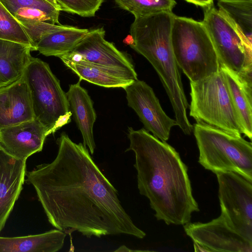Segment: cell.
Listing matches in <instances>:
<instances>
[{"mask_svg":"<svg viewBox=\"0 0 252 252\" xmlns=\"http://www.w3.org/2000/svg\"><path fill=\"white\" fill-rule=\"evenodd\" d=\"M50 163L26 171L25 182L34 188L49 223L65 233L85 236L126 234L142 239L146 233L134 223L117 189L101 172L83 144L64 132Z\"/></svg>","mask_w":252,"mask_h":252,"instance_id":"6da1fadb","label":"cell"},{"mask_svg":"<svg viewBox=\"0 0 252 252\" xmlns=\"http://www.w3.org/2000/svg\"><path fill=\"white\" fill-rule=\"evenodd\" d=\"M130 145L126 152L135 155L137 187L149 200L155 216L166 224L184 225L199 211L194 198L188 168L179 153L145 128H128Z\"/></svg>","mask_w":252,"mask_h":252,"instance_id":"7a4b0ae2","label":"cell"},{"mask_svg":"<svg viewBox=\"0 0 252 252\" xmlns=\"http://www.w3.org/2000/svg\"><path fill=\"white\" fill-rule=\"evenodd\" d=\"M175 15L173 12L164 11L134 18L130 27L134 42L130 47L153 66L169 97L177 126L185 134L190 135L193 126L187 117L189 105L171 43Z\"/></svg>","mask_w":252,"mask_h":252,"instance_id":"3957f363","label":"cell"},{"mask_svg":"<svg viewBox=\"0 0 252 252\" xmlns=\"http://www.w3.org/2000/svg\"><path fill=\"white\" fill-rule=\"evenodd\" d=\"M171 43L178 66L190 82H196L217 72L219 59L202 21L175 15Z\"/></svg>","mask_w":252,"mask_h":252,"instance_id":"277c9868","label":"cell"},{"mask_svg":"<svg viewBox=\"0 0 252 252\" xmlns=\"http://www.w3.org/2000/svg\"><path fill=\"white\" fill-rule=\"evenodd\" d=\"M193 132L199 149V163L215 174L237 173L252 182V144L241 135L196 123Z\"/></svg>","mask_w":252,"mask_h":252,"instance_id":"5b68a950","label":"cell"},{"mask_svg":"<svg viewBox=\"0 0 252 252\" xmlns=\"http://www.w3.org/2000/svg\"><path fill=\"white\" fill-rule=\"evenodd\" d=\"M189 115L203 123L236 135L244 134L241 121L220 69L196 82H190Z\"/></svg>","mask_w":252,"mask_h":252,"instance_id":"8992f818","label":"cell"},{"mask_svg":"<svg viewBox=\"0 0 252 252\" xmlns=\"http://www.w3.org/2000/svg\"><path fill=\"white\" fill-rule=\"evenodd\" d=\"M23 77L30 91L34 117L50 134L59 117L70 111L66 93L49 64L40 59L31 57Z\"/></svg>","mask_w":252,"mask_h":252,"instance_id":"52a82bcc","label":"cell"},{"mask_svg":"<svg viewBox=\"0 0 252 252\" xmlns=\"http://www.w3.org/2000/svg\"><path fill=\"white\" fill-rule=\"evenodd\" d=\"M203 9L204 24L220 64L238 73L252 64V43L224 17L214 3Z\"/></svg>","mask_w":252,"mask_h":252,"instance_id":"ba28073f","label":"cell"},{"mask_svg":"<svg viewBox=\"0 0 252 252\" xmlns=\"http://www.w3.org/2000/svg\"><path fill=\"white\" fill-rule=\"evenodd\" d=\"M216 174L221 215L231 228L252 242V182L232 171Z\"/></svg>","mask_w":252,"mask_h":252,"instance_id":"9c48e42d","label":"cell"},{"mask_svg":"<svg viewBox=\"0 0 252 252\" xmlns=\"http://www.w3.org/2000/svg\"><path fill=\"white\" fill-rule=\"evenodd\" d=\"M124 89L128 106L136 112L145 129L160 140L166 142L171 128L177 124L175 120L163 111L153 89L145 82L137 79Z\"/></svg>","mask_w":252,"mask_h":252,"instance_id":"30bf717a","label":"cell"},{"mask_svg":"<svg viewBox=\"0 0 252 252\" xmlns=\"http://www.w3.org/2000/svg\"><path fill=\"white\" fill-rule=\"evenodd\" d=\"M186 234L209 252H252L251 242L231 228L222 215L206 223L189 222L183 225Z\"/></svg>","mask_w":252,"mask_h":252,"instance_id":"8fae6325","label":"cell"},{"mask_svg":"<svg viewBox=\"0 0 252 252\" xmlns=\"http://www.w3.org/2000/svg\"><path fill=\"white\" fill-rule=\"evenodd\" d=\"M103 27L89 30L72 52L80 55L81 61L107 68L124 70L137 76L131 59L119 50L113 43L107 41Z\"/></svg>","mask_w":252,"mask_h":252,"instance_id":"7c38bea8","label":"cell"},{"mask_svg":"<svg viewBox=\"0 0 252 252\" xmlns=\"http://www.w3.org/2000/svg\"><path fill=\"white\" fill-rule=\"evenodd\" d=\"M48 128L38 120L26 121L0 129V148L10 156L27 160L42 151Z\"/></svg>","mask_w":252,"mask_h":252,"instance_id":"4fadbf2b","label":"cell"},{"mask_svg":"<svg viewBox=\"0 0 252 252\" xmlns=\"http://www.w3.org/2000/svg\"><path fill=\"white\" fill-rule=\"evenodd\" d=\"M26 161L10 156L0 148V232L23 189Z\"/></svg>","mask_w":252,"mask_h":252,"instance_id":"5bb4252c","label":"cell"},{"mask_svg":"<svg viewBox=\"0 0 252 252\" xmlns=\"http://www.w3.org/2000/svg\"><path fill=\"white\" fill-rule=\"evenodd\" d=\"M33 119L30 91L23 75L0 89V129Z\"/></svg>","mask_w":252,"mask_h":252,"instance_id":"9a60e30c","label":"cell"},{"mask_svg":"<svg viewBox=\"0 0 252 252\" xmlns=\"http://www.w3.org/2000/svg\"><path fill=\"white\" fill-rule=\"evenodd\" d=\"M81 81L79 79L77 83L70 85L66 94L69 111L82 134L83 145L88 147L93 155L95 148L93 126L96 114L87 91L80 85Z\"/></svg>","mask_w":252,"mask_h":252,"instance_id":"2e32d148","label":"cell"},{"mask_svg":"<svg viewBox=\"0 0 252 252\" xmlns=\"http://www.w3.org/2000/svg\"><path fill=\"white\" fill-rule=\"evenodd\" d=\"M64 64L77 75L79 79L105 88H122L137 79L127 71L107 68L85 61L74 62L63 57H59Z\"/></svg>","mask_w":252,"mask_h":252,"instance_id":"e0dca14e","label":"cell"},{"mask_svg":"<svg viewBox=\"0 0 252 252\" xmlns=\"http://www.w3.org/2000/svg\"><path fill=\"white\" fill-rule=\"evenodd\" d=\"M66 234L56 229L36 235L0 236V252H56L63 247Z\"/></svg>","mask_w":252,"mask_h":252,"instance_id":"ac0fdd59","label":"cell"},{"mask_svg":"<svg viewBox=\"0 0 252 252\" xmlns=\"http://www.w3.org/2000/svg\"><path fill=\"white\" fill-rule=\"evenodd\" d=\"M233 105L244 129V134L252 138V83L241 79L237 73L220 64Z\"/></svg>","mask_w":252,"mask_h":252,"instance_id":"d6986e66","label":"cell"},{"mask_svg":"<svg viewBox=\"0 0 252 252\" xmlns=\"http://www.w3.org/2000/svg\"><path fill=\"white\" fill-rule=\"evenodd\" d=\"M31 48L0 39V89L20 79L32 57Z\"/></svg>","mask_w":252,"mask_h":252,"instance_id":"ffe728a7","label":"cell"},{"mask_svg":"<svg viewBox=\"0 0 252 252\" xmlns=\"http://www.w3.org/2000/svg\"><path fill=\"white\" fill-rule=\"evenodd\" d=\"M89 31L88 29L66 26L43 35L36 51L45 56L59 57L72 51Z\"/></svg>","mask_w":252,"mask_h":252,"instance_id":"44dd1931","label":"cell"},{"mask_svg":"<svg viewBox=\"0 0 252 252\" xmlns=\"http://www.w3.org/2000/svg\"><path fill=\"white\" fill-rule=\"evenodd\" d=\"M219 11L252 43V0L218 1Z\"/></svg>","mask_w":252,"mask_h":252,"instance_id":"7402d4cb","label":"cell"},{"mask_svg":"<svg viewBox=\"0 0 252 252\" xmlns=\"http://www.w3.org/2000/svg\"><path fill=\"white\" fill-rule=\"evenodd\" d=\"M121 9L131 13L134 18L161 12H172L175 0H114Z\"/></svg>","mask_w":252,"mask_h":252,"instance_id":"603a6c76","label":"cell"},{"mask_svg":"<svg viewBox=\"0 0 252 252\" xmlns=\"http://www.w3.org/2000/svg\"><path fill=\"white\" fill-rule=\"evenodd\" d=\"M0 39L27 45L34 51L22 25L0 1Z\"/></svg>","mask_w":252,"mask_h":252,"instance_id":"cb8c5ba5","label":"cell"},{"mask_svg":"<svg viewBox=\"0 0 252 252\" xmlns=\"http://www.w3.org/2000/svg\"><path fill=\"white\" fill-rule=\"evenodd\" d=\"M60 11L83 17L95 16L104 0H56Z\"/></svg>","mask_w":252,"mask_h":252,"instance_id":"d4e9b609","label":"cell"},{"mask_svg":"<svg viewBox=\"0 0 252 252\" xmlns=\"http://www.w3.org/2000/svg\"><path fill=\"white\" fill-rule=\"evenodd\" d=\"M0 1L13 15L19 8H36L59 20L60 11L45 0H0Z\"/></svg>","mask_w":252,"mask_h":252,"instance_id":"484cf974","label":"cell"},{"mask_svg":"<svg viewBox=\"0 0 252 252\" xmlns=\"http://www.w3.org/2000/svg\"><path fill=\"white\" fill-rule=\"evenodd\" d=\"M29 36L34 51L41 37L50 32L65 28L66 25L52 24L43 22H33L21 24Z\"/></svg>","mask_w":252,"mask_h":252,"instance_id":"4316f807","label":"cell"},{"mask_svg":"<svg viewBox=\"0 0 252 252\" xmlns=\"http://www.w3.org/2000/svg\"><path fill=\"white\" fill-rule=\"evenodd\" d=\"M13 16L21 24L33 22H43L52 24L61 25L59 20L36 8L25 7L16 10Z\"/></svg>","mask_w":252,"mask_h":252,"instance_id":"83f0119b","label":"cell"},{"mask_svg":"<svg viewBox=\"0 0 252 252\" xmlns=\"http://www.w3.org/2000/svg\"><path fill=\"white\" fill-rule=\"evenodd\" d=\"M71 116H72V114L70 111L60 116L52 129V133L56 132L63 126L69 123L71 120Z\"/></svg>","mask_w":252,"mask_h":252,"instance_id":"f1b7e54d","label":"cell"},{"mask_svg":"<svg viewBox=\"0 0 252 252\" xmlns=\"http://www.w3.org/2000/svg\"><path fill=\"white\" fill-rule=\"evenodd\" d=\"M188 2L192 3L196 6L201 7L202 8L214 3L213 0H184Z\"/></svg>","mask_w":252,"mask_h":252,"instance_id":"f546056e","label":"cell"},{"mask_svg":"<svg viewBox=\"0 0 252 252\" xmlns=\"http://www.w3.org/2000/svg\"><path fill=\"white\" fill-rule=\"evenodd\" d=\"M194 251L197 252H209V250L205 247L193 242Z\"/></svg>","mask_w":252,"mask_h":252,"instance_id":"4dcf8cb0","label":"cell"},{"mask_svg":"<svg viewBox=\"0 0 252 252\" xmlns=\"http://www.w3.org/2000/svg\"><path fill=\"white\" fill-rule=\"evenodd\" d=\"M134 40L132 36L129 34L128 35L126 38L124 40V42L129 46L133 43Z\"/></svg>","mask_w":252,"mask_h":252,"instance_id":"1f68e13d","label":"cell"},{"mask_svg":"<svg viewBox=\"0 0 252 252\" xmlns=\"http://www.w3.org/2000/svg\"><path fill=\"white\" fill-rule=\"evenodd\" d=\"M45 0L47 1L48 3H49L52 5H53L56 9H57L60 11L59 6L57 2H56V0Z\"/></svg>","mask_w":252,"mask_h":252,"instance_id":"d6a6232c","label":"cell"},{"mask_svg":"<svg viewBox=\"0 0 252 252\" xmlns=\"http://www.w3.org/2000/svg\"><path fill=\"white\" fill-rule=\"evenodd\" d=\"M244 0H222L220 1H244Z\"/></svg>","mask_w":252,"mask_h":252,"instance_id":"836d02e7","label":"cell"},{"mask_svg":"<svg viewBox=\"0 0 252 252\" xmlns=\"http://www.w3.org/2000/svg\"><path fill=\"white\" fill-rule=\"evenodd\" d=\"M217 1H220V0H217Z\"/></svg>","mask_w":252,"mask_h":252,"instance_id":"e575fe53","label":"cell"}]
</instances>
